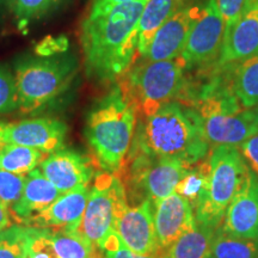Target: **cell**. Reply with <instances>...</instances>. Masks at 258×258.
<instances>
[{
  "label": "cell",
  "mask_w": 258,
  "mask_h": 258,
  "mask_svg": "<svg viewBox=\"0 0 258 258\" xmlns=\"http://www.w3.org/2000/svg\"><path fill=\"white\" fill-rule=\"evenodd\" d=\"M146 4L127 3L96 18H84L80 46L90 78L117 83L133 67L139 55V19Z\"/></svg>",
  "instance_id": "obj_1"
},
{
  "label": "cell",
  "mask_w": 258,
  "mask_h": 258,
  "mask_svg": "<svg viewBox=\"0 0 258 258\" xmlns=\"http://www.w3.org/2000/svg\"><path fill=\"white\" fill-rule=\"evenodd\" d=\"M209 145L198 110L175 101L140 121L131 151L151 157L175 158L192 167L205 159Z\"/></svg>",
  "instance_id": "obj_2"
},
{
  "label": "cell",
  "mask_w": 258,
  "mask_h": 258,
  "mask_svg": "<svg viewBox=\"0 0 258 258\" xmlns=\"http://www.w3.org/2000/svg\"><path fill=\"white\" fill-rule=\"evenodd\" d=\"M138 110L116 85L102 97L86 118L85 137L101 169L117 175L133 144Z\"/></svg>",
  "instance_id": "obj_3"
},
{
  "label": "cell",
  "mask_w": 258,
  "mask_h": 258,
  "mask_svg": "<svg viewBox=\"0 0 258 258\" xmlns=\"http://www.w3.org/2000/svg\"><path fill=\"white\" fill-rule=\"evenodd\" d=\"M125 96L138 110V115H152L170 102L185 103L189 92V78L178 59L163 61L144 60L117 82Z\"/></svg>",
  "instance_id": "obj_4"
},
{
  "label": "cell",
  "mask_w": 258,
  "mask_h": 258,
  "mask_svg": "<svg viewBox=\"0 0 258 258\" xmlns=\"http://www.w3.org/2000/svg\"><path fill=\"white\" fill-rule=\"evenodd\" d=\"M79 71L73 54L24 56L15 63L19 106L24 114L34 112L69 89Z\"/></svg>",
  "instance_id": "obj_5"
},
{
  "label": "cell",
  "mask_w": 258,
  "mask_h": 258,
  "mask_svg": "<svg viewBox=\"0 0 258 258\" xmlns=\"http://www.w3.org/2000/svg\"><path fill=\"white\" fill-rule=\"evenodd\" d=\"M208 199L195 208V221L218 228L228 206L239 194L252 171L237 146L219 145L209 154Z\"/></svg>",
  "instance_id": "obj_6"
},
{
  "label": "cell",
  "mask_w": 258,
  "mask_h": 258,
  "mask_svg": "<svg viewBox=\"0 0 258 258\" xmlns=\"http://www.w3.org/2000/svg\"><path fill=\"white\" fill-rule=\"evenodd\" d=\"M128 208L125 189L116 173L103 172L95 177L78 231L95 247L101 249L114 232L115 221Z\"/></svg>",
  "instance_id": "obj_7"
},
{
  "label": "cell",
  "mask_w": 258,
  "mask_h": 258,
  "mask_svg": "<svg viewBox=\"0 0 258 258\" xmlns=\"http://www.w3.org/2000/svg\"><path fill=\"white\" fill-rule=\"evenodd\" d=\"M190 169L175 158L151 157L129 151L120 172L124 171L125 179L121 180H125L132 191L143 194L145 200L156 203L175 192Z\"/></svg>",
  "instance_id": "obj_8"
},
{
  "label": "cell",
  "mask_w": 258,
  "mask_h": 258,
  "mask_svg": "<svg viewBox=\"0 0 258 258\" xmlns=\"http://www.w3.org/2000/svg\"><path fill=\"white\" fill-rule=\"evenodd\" d=\"M225 35V22L215 0H207L194 23L179 60L186 71L208 70L218 63Z\"/></svg>",
  "instance_id": "obj_9"
},
{
  "label": "cell",
  "mask_w": 258,
  "mask_h": 258,
  "mask_svg": "<svg viewBox=\"0 0 258 258\" xmlns=\"http://www.w3.org/2000/svg\"><path fill=\"white\" fill-rule=\"evenodd\" d=\"M258 55V0H246L240 14L225 29L218 64H238Z\"/></svg>",
  "instance_id": "obj_10"
},
{
  "label": "cell",
  "mask_w": 258,
  "mask_h": 258,
  "mask_svg": "<svg viewBox=\"0 0 258 258\" xmlns=\"http://www.w3.org/2000/svg\"><path fill=\"white\" fill-rule=\"evenodd\" d=\"M202 5H183L164 23L154 35L143 59L163 61L178 59L182 54L195 21L201 14Z\"/></svg>",
  "instance_id": "obj_11"
},
{
  "label": "cell",
  "mask_w": 258,
  "mask_h": 258,
  "mask_svg": "<svg viewBox=\"0 0 258 258\" xmlns=\"http://www.w3.org/2000/svg\"><path fill=\"white\" fill-rule=\"evenodd\" d=\"M67 125L56 118H30L5 124L2 143L36 148L44 153H54L62 148Z\"/></svg>",
  "instance_id": "obj_12"
},
{
  "label": "cell",
  "mask_w": 258,
  "mask_h": 258,
  "mask_svg": "<svg viewBox=\"0 0 258 258\" xmlns=\"http://www.w3.org/2000/svg\"><path fill=\"white\" fill-rule=\"evenodd\" d=\"M153 205L145 200L135 207H128L115 221L114 231L122 243L138 254L156 256L158 252Z\"/></svg>",
  "instance_id": "obj_13"
},
{
  "label": "cell",
  "mask_w": 258,
  "mask_h": 258,
  "mask_svg": "<svg viewBox=\"0 0 258 258\" xmlns=\"http://www.w3.org/2000/svg\"><path fill=\"white\" fill-rule=\"evenodd\" d=\"M154 206V231L158 254L191 230L195 226V213L191 203L177 192L156 202Z\"/></svg>",
  "instance_id": "obj_14"
},
{
  "label": "cell",
  "mask_w": 258,
  "mask_h": 258,
  "mask_svg": "<svg viewBox=\"0 0 258 258\" xmlns=\"http://www.w3.org/2000/svg\"><path fill=\"white\" fill-rule=\"evenodd\" d=\"M90 196L88 185H79L61 194L43 212L32 218L27 225L50 232H77Z\"/></svg>",
  "instance_id": "obj_15"
},
{
  "label": "cell",
  "mask_w": 258,
  "mask_h": 258,
  "mask_svg": "<svg viewBox=\"0 0 258 258\" xmlns=\"http://www.w3.org/2000/svg\"><path fill=\"white\" fill-rule=\"evenodd\" d=\"M92 160L73 150L61 148L41 163L42 175L49 179L61 194L79 185H88L93 176Z\"/></svg>",
  "instance_id": "obj_16"
},
{
  "label": "cell",
  "mask_w": 258,
  "mask_h": 258,
  "mask_svg": "<svg viewBox=\"0 0 258 258\" xmlns=\"http://www.w3.org/2000/svg\"><path fill=\"white\" fill-rule=\"evenodd\" d=\"M201 118L206 138L214 146H239L258 134L252 108L237 112H213Z\"/></svg>",
  "instance_id": "obj_17"
},
{
  "label": "cell",
  "mask_w": 258,
  "mask_h": 258,
  "mask_svg": "<svg viewBox=\"0 0 258 258\" xmlns=\"http://www.w3.org/2000/svg\"><path fill=\"white\" fill-rule=\"evenodd\" d=\"M220 226L228 234L258 240V178L253 172L228 206Z\"/></svg>",
  "instance_id": "obj_18"
},
{
  "label": "cell",
  "mask_w": 258,
  "mask_h": 258,
  "mask_svg": "<svg viewBox=\"0 0 258 258\" xmlns=\"http://www.w3.org/2000/svg\"><path fill=\"white\" fill-rule=\"evenodd\" d=\"M61 192L40 170H32L25 176V184L21 199L10 209L12 220L27 225L32 218L49 207Z\"/></svg>",
  "instance_id": "obj_19"
},
{
  "label": "cell",
  "mask_w": 258,
  "mask_h": 258,
  "mask_svg": "<svg viewBox=\"0 0 258 258\" xmlns=\"http://www.w3.org/2000/svg\"><path fill=\"white\" fill-rule=\"evenodd\" d=\"M178 0H146L139 19V56L146 55L154 35L179 8Z\"/></svg>",
  "instance_id": "obj_20"
},
{
  "label": "cell",
  "mask_w": 258,
  "mask_h": 258,
  "mask_svg": "<svg viewBox=\"0 0 258 258\" xmlns=\"http://www.w3.org/2000/svg\"><path fill=\"white\" fill-rule=\"evenodd\" d=\"M215 230L217 228L195 221L191 230L179 237L166 250L160 251L156 258H205L211 253Z\"/></svg>",
  "instance_id": "obj_21"
},
{
  "label": "cell",
  "mask_w": 258,
  "mask_h": 258,
  "mask_svg": "<svg viewBox=\"0 0 258 258\" xmlns=\"http://www.w3.org/2000/svg\"><path fill=\"white\" fill-rule=\"evenodd\" d=\"M49 156L36 148L15 144H0V170L25 176Z\"/></svg>",
  "instance_id": "obj_22"
},
{
  "label": "cell",
  "mask_w": 258,
  "mask_h": 258,
  "mask_svg": "<svg viewBox=\"0 0 258 258\" xmlns=\"http://www.w3.org/2000/svg\"><path fill=\"white\" fill-rule=\"evenodd\" d=\"M232 89L244 109L258 105V55L235 64Z\"/></svg>",
  "instance_id": "obj_23"
},
{
  "label": "cell",
  "mask_w": 258,
  "mask_h": 258,
  "mask_svg": "<svg viewBox=\"0 0 258 258\" xmlns=\"http://www.w3.org/2000/svg\"><path fill=\"white\" fill-rule=\"evenodd\" d=\"M209 178H211L209 160L203 159L190 169L186 176L176 186L175 192L188 200L195 211L196 207L207 201Z\"/></svg>",
  "instance_id": "obj_24"
},
{
  "label": "cell",
  "mask_w": 258,
  "mask_h": 258,
  "mask_svg": "<svg viewBox=\"0 0 258 258\" xmlns=\"http://www.w3.org/2000/svg\"><path fill=\"white\" fill-rule=\"evenodd\" d=\"M211 254L214 258H258V240L228 234L219 226L213 235Z\"/></svg>",
  "instance_id": "obj_25"
},
{
  "label": "cell",
  "mask_w": 258,
  "mask_h": 258,
  "mask_svg": "<svg viewBox=\"0 0 258 258\" xmlns=\"http://www.w3.org/2000/svg\"><path fill=\"white\" fill-rule=\"evenodd\" d=\"M56 258H92L95 246L79 232H51Z\"/></svg>",
  "instance_id": "obj_26"
},
{
  "label": "cell",
  "mask_w": 258,
  "mask_h": 258,
  "mask_svg": "<svg viewBox=\"0 0 258 258\" xmlns=\"http://www.w3.org/2000/svg\"><path fill=\"white\" fill-rule=\"evenodd\" d=\"M30 226H10L0 232V258H24Z\"/></svg>",
  "instance_id": "obj_27"
},
{
  "label": "cell",
  "mask_w": 258,
  "mask_h": 258,
  "mask_svg": "<svg viewBox=\"0 0 258 258\" xmlns=\"http://www.w3.org/2000/svg\"><path fill=\"white\" fill-rule=\"evenodd\" d=\"M10 8L18 21L28 23L47 15L60 4L61 0H9Z\"/></svg>",
  "instance_id": "obj_28"
},
{
  "label": "cell",
  "mask_w": 258,
  "mask_h": 258,
  "mask_svg": "<svg viewBox=\"0 0 258 258\" xmlns=\"http://www.w3.org/2000/svg\"><path fill=\"white\" fill-rule=\"evenodd\" d=\"M24 258H56L51 241V232L30 226Z\"/></svg>",
  "instance_id": "obj_29"
},
{
  "label": "cell",
  "mask_w": 258,
  "mask_h": 258,
  "mask_svg": "<svg viewBox=\"0 0 258 258\" xmlns=\"http://www.w3.org/2000/svg\"><path fill=\"white\" fill-rule=\"evenodd\" d=\"M25 184V176L0 170V201L9 209L21 199Z\"/></svg>",
  "instance_id": "obj_30"
},
{
  "label": "cell",
  "mask_w": 258,
  "mask_h": 258,
  "mask_svg": "<svg viewBox=\"0 0 258 258\" xmlns=\"http://www.w3.org/2000/svg\"><path fill=\"white\" fill-rule=\"evenodd\" d=\"M19 99L15 74L0 66V114L18 109Z\"/></svg>",
  "instance_id": "obj_31"
},
{
  "label": "cell",
  "mask_w": 258,
  "mask_h": 258,
  "mask_svg": "<svg viewBox=\"0 0 258 258\" xmlns=\"http://www.w3.org/2000/svg\"><path fill=\"white\" fill-rule=\"evenodd\" d=\"M215 2H217L219 11L224 18L226 29L235 21L246 0H215Z\"/></svg>",
  "instance_id": "obj_32"
},
{
  "label": "cell",
  "mask_w": 258,
  "mask_h": 258,
  "mask_svg": "<svg viewBox=\"0 0 258 258\" xmlns=\"http://www.w3.org/2000/svg\"><path fill=\"white\" fill-rule=\"evenodd\" d=\"M240 152L246 160L250 170L258 178V134L247 139L240 145Z\"/></svg>",
  "instance_id": "obj_33"
},
{
  "label": "cell",
  "mask_w": 258,
  "mask_h": 258,
  "mask_svg": "<svg viewBox=\"0 0 258 258\" xmlns=\"http://www.w3.org/2000/svg\"><path fill=\"white\" fill-rule=\"evenodd\" d=\"M67 49V40L63 37H57L56 40L51 37H47L40 43V46L36 48L37 55L41 56H49L55 55V54L64 53Z\"/></svg>",
  "instance_id": "obj_34"
},
{
  "label": "cell",
  "mask_w": 258,
  "mask_h": 258,
  "mask_svg": "<svg viewBox=\"0 0 258 258\" xmlns=\"http://www.w3.org/2000/svg\"><path fill=\"white\" fill-rule=\"evenodd\" d=\"M134 2H143V0H92V4L90 6L89 14L86 15V17H99V16L106 14V12H109L110 10L116 8V6Z\"/></svg>",
  "instance_id": "obj_35"
},
{
  "label": "cell",
  "mask_w": 258,
  "mask_h": 258,
  "mask_svg": "<svg viewBox=\"0 0 258 258\" xmlns=\"http://www.w3.org/2000/svg\"><path fill=\"white\" fill-rule=\"evenodd\" d=\"M108 258H156L154 256H148V254H138L131 251L121 243L115 250L108 251L105 254Z\"/></svg>",
  "instance_id": "obj_36"
},
{
  "label": "cell",
  "mask_w": 258,
  "mask_h": 258,
  "mask_svg": "<svg viewBox=\"0 0 258 258\" xmlns=\"http://www.w3.org/2000/svg\"><path fill=\"white\" fill-rule=\"evenodd\" d=\"M12 224V218L10 209L6 207L5 205H3L0 201V232L9 228Z\"/></svg>",
  "instance_id": "obj_37"
},
{
  "label": "cell",
  "mask_w": 258,
  "mask_h": 258,
  "mask_svg": "<svg viewBox=\"0 0 258 258\" xmlns=\"http://www.w3.org/2000/svg\"><path fill=\"white\" fill-rule=\"evenodd\" d=\"M252 110H253V115H254V120H256V124L258 127V105L252 108Z\"/></svg>",
  "instance_id": "obj_38"
},
{
  "label": "cell",
  "mask_w": 258,
  "mask_h": 258,
  "mask_svg": "<svg viewBox=\"0 0 258 258\" xmlns=\"http://www.w3.org/2000/svg\"><path fill=\"white\" fill-rule=\"evenodd\" d=\"M5 124L3 122H0V144H2V138H3V132H4Z\"/></svg>",
  "instance_id": "obj_39"
},
{
  "label": "cell",
  "mask_w": 258,
  "mask_h": 258,
  "mask_svg": "<svg viewBox=\"0 0 258 258\" xmlns=\"http://www.w3.org/2000/svg\"><path fill=\"white\" fill-rule=\"evenodd\" d=\"M92 258H108V257H106V256H105V257H103L101 253L97 252V251L95 250V252H93V256H92Z\"/></svg>",
  "instance_id": "obj_40"
},
{
  "label": "cell",
  "mask_w": 258,
  "mask_h": 258,
  "mask_svg": "<svg viewBox=\"0 0 258 258\" xmlns=\"http://www.w3.org/2000/svg\"><path fill=\"white\" fill-rule=\"evenodd\" d=\"M178 2L180 3V5H184V3L188 2V0H178Z\"/></svg>",
  "instance_id": "obj_41"
},
{
  "label": "cell",
  "mask_w": 258,
  "mask_h": 258,
  "mask_svg": "<svg viewBox=\"0 0 258 258\" xmlns=\"http://www.w3.org/2000/svg\"><path fill=\"white\" fill-rule=\"evenodd\" d=\"M205 258H214V257H213V256H212V254H211V253H208V254H207V256H206V257H205Z\"/></svg>",
  "instance_id": "obj_42"
}]
</instances>
